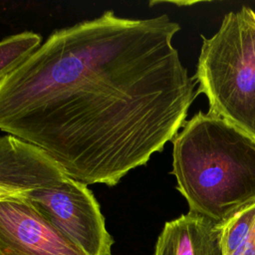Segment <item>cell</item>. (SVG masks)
Instances as JSON below:
<instances>
[{"label":"cell","instance_id":"5b68a950","mask_svg":"<svg viewBox=\"0 0 255 255\" xmlns=\"http://www.w3.org/2000/svg\"><path fill=\"white\" fill-rule=\"evenodd\" d=\"M0 255H86L21 200L0 201Z\"/></svg>","mask_w":255,"mask_h":255},{"label":"cell","instance_id":"277c9868","mask_svg":"<svg viewBox=\"0 0 255 255\" xmlns=\"http://www.w3.org/2000/svg\"><path fill=\"white\" fill-rule=\"evenodd\" d=\"M76 244L86 255H113L114 239L88 185L58 164L21 200Z\"/></svg>","mask_w":255,"mask_h":255},{"label":"cell","instance_id":"52a82bcc","mask_svg":"<svg viewBox=\"0 0 255 255\" xmlns=\"http://www.w3.org/2000/svg\"><path fill=\"white\" fill-rule=\"evenodd\" d=\"M42 41V36L32 31H24L0 40V82L34 53Z\"/></svg>","mask_w":255,"mask_h":255},{"label":"cell","instance_id":"8992f818","mask_svg":"<svg viewBox=\"0 0 255 255\" xmlns=\"http://www.w3.org/2000/svg\"><path fill=\"white\" fill-rule=\"evenodd\" d=\"M154 255H223L221 225L190 212L167 221Z\"/></svg>","mask_w":255,"mask_h":255},{"label":"cell","instance_id":"7a4b0ae2","mask_svg":"<svg viewBox=\"0 0 255 255\" xmlns=\"http://www.w3.org/2000/svg\"><path fill=\"white\" fill-rule=\"evenodd\" d=\"M172 143L171 173L190 213L221 225L255 201V138L244 130L200 111Z\"/></svg>","mask_w":255,"mask_h":255},{"label":"cell","instance_id":"9c48e42d","mask_svg":"<svg viewBox=\"0 0 255 255\" xmlns=\"http://www.w3.org/2000/svg\"><path fill=\"white\" fill-rule=\"evenodd\" d=\"M232 255H255V223L245 240Z\"/></svg>","mask_w":255,"mask_h":255},{"label":"cell","instance_id":"3957f363","mask_svg":"<svg viewBox=\"0 0 255 255\" xmlns=\"http://www.w3.org/2000/svg\"><path fill=\"white\" fill-rule=\"evenodd\" d=\"M203 42L193 77L209 112L255 138V12L243 6L227 13Z\"/></svg>","mask_w":255,"mask_h":255},{"label":"cell","instance_id":"6da1fadb","mask_svg":"<svg viewBox=\"0 0 255 255\" xmlns=\"http://www.w3.org/2000/svg\"><path fill=\"white\" fill-rule=\"evenodd\" d=\"M179 30L113 10L55 30L0 82V130L87 185H117L173 139L197 95Z\"/></svg>","mask_w":255,"mask_h":255},{"label":"cell","instance_id":"ba28073f","mask_svg":"<svg viewBox=\"0 0 255 255\" xmlns=\"http://www.w3.org/2000/svg\"><path fill=\"white\" fill-rule=\"evenodd\" d=\"M255 223V201L241 208L221 224V247L223 255H232L245 240Z\"/></svg>","mask_w":255,"mask_h":255}]
</instances>
